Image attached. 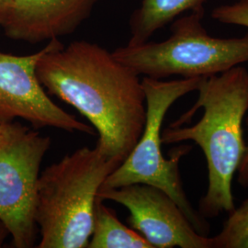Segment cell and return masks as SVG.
I'll return each instance as SVG.
<instances>
[{
    "label": "cell",
    "instance_id": "cell-13",
    "mask_svg": "<svg viewBox=\"0 0 248 248\" xmlns=\"http://www.w3.org/2000/svg\"><path fill=\"white\" fill-rule=\"evenodd\" d=\"M212 17L224 24L248 28V0H239L231 5H222L213 9Z\"/></svg>",
    "mask_w": 248,
    "mask_h": 248
},
{
    "label": "cell",
    "instance_id": "cell-7",
    "mask_svg": "<svg viewBox=\"0 0 248 248\" xmlns=\"http://www.w3.org/2000/svg\"><path fill=\"white\" fill-rule=\"evenodd\" d=\"M51 45L49 41L42 50L29 55L0 51V123L20 118L36 129L52 127L93 135V127L57 106L38 78L37 64Z\"/></svg>",
    "mask_w": 248,
    "mask_h": 248
},
{
    "label": "cell",
    "instance_id": "cell-3",
    "mask_svg": "<svg viewBox=\"0 0 248 248\" xmlns=\"http://www.w3.org/2000/svg\"><path fill=\"white\" fill-rule=\"evenodd\" d=\"M119 166L96 147L85 146L40 174L35 222L42 238L38 248H88L98 191Z\"/></svg>",
    "mask_w": 248,
    "mask_h": 248
},
{
    "label": "cell",
    "instance_id": "cell-17",
    "mask_svg": "<svg viewBox=\"0 0 248 248\" xmlns=\"http://www.w3.org/2000/svg\"><path fill=\"white\" fill-rule=\"evenodd\" d=\"M10 124L11 123H9V124L0 123V143L4 141V139L6 138L7 134L9 133Z\"/></svg>",
    "mask_w": 248,
    "mask_h": 248
},
{
    "label": "cell",
    "instance_id": "cell-1",
    "mask_svg": "<svg viewBox=\"0 0 248 248\" xmlns=\"http://www.w3.org/2000/svg\"><path fill=\"white\" fill-rule=\"evenodd\" d=\"M51 41L37 64L42 86L86 117L98 132V152L121 165L146 121L139 75L96 44L76 41L64 47L58 39Z\"/></svg>",
    "mask_w": 248,
    "mask_h": 248
},
{
    "label": "cell",
    "instance_id": "cell-16",
    "mask_svg": "<svg viewBox=\"0 0 248 248\" xmlns=\"http://www.w3.org/2000/svg\"><path fill=\"white\" fill-rule=\"evenodd\" d=\"M9 234V230L5 223L0 220V248L3 246L4 241L8 237Z\"/></svg>",
    "mask_w": 248,
    "mask_h": 248
},
{
    "label": "cell",
    "instance_id": "cell-6",
    "mask_svg": "<svg viewBox=\"0 0 248 248\" xmlns=\"http://www.w3.org/2000/svg\"><path fill=\"white\" fill-rule=\"evenodd\" d=\"M50 145V137L13 122L0 143V220L7 226L15 248L35 245L37 183Z\"/></svg>",
    "mask_w": 248,
    "mask_h": 248
},
{
    "label": "cell",
    "instance_id": "cell-14",
    "mask_svg": "<svg viewBox=\"0 0 248 248\" xmlns=\"http://www.w3.org/2000/svg\"><path fill=\"white\" fill-rule=\"evenodd\" d=\"M248 116L246 117V125L248 128ZM237 182L240 186L244 188L248 187V141L247 142V148L246 153L243 156V159L240 163L239 168L237 170Z\"/></svg>",
    "mask_w": 248,
    "mask_h": 248
},
{
    "label": "cell",
    "instance_id": "cell-8",
    "mask_svg": "<svg viewBox=\"0 0 248 248\" xmlns=\"http://www.w3.org/2000/svg\"><path fill=\"white\" fill-rule=\"evenodd\" d=\"M98 197L124 206L130 213L131 228L152 248H213V237L199 233L173 199L158 187L131 184L100 188Z\"/></svg>",
    "mask_w": 248,
    "mask_h": 248
},
{
    "label": "cell",
    "instance_id": "cell-15",
    "mask_svg": "<svg viewBox=\"0 0 248 248\" xmlns=\"http://www.w3.org/2000/svg\"><path fill=\"white\" fill-rule=\"evenodd\" d=\"M14 0H0V27L4 26L13 7Z\"/></svg>",
    "mask_w": 248,
    "mask_h": 248
},
{
    "label": "cell",
    "instance_id": "cell-11",
    "mask_svg": "<svg viewBox=\"0 0 248 248\" xmlns=\"http://www.w3.org/2000/svg\"><path fill=\"white\" fill-rule=\"evenodd\" d=\"M89 248H152L140 233L127 227L98 197Z\"/></svg>",
    "mask_w": 248,
    "mask_h": 248
},
{
    "label": "cell",
    "instance_id": "cell-2",
    "mask_svg": "<svg viewBox=\"0 0 248 248\" xmlns=\"http://www.w3.org/2000/svg\"><path fill=\"white\" fill-rule=\"evenodd\" d=\"M195 104L161 133L163 143L195 142L203 152L208 188L199 213L216 218L235 208L232 179L246 153L243 122L248 111V71L237 65L203 78Z\"/></svg>",
    "mask_w": 248,
    "mask_h": 248
},
{
    "label": "cell",
    "instance_id": "cell-9",
    "mask_svg": "<svg viewBox=\"0 0 248 248\" xmlns=\"http://www.w3.org/2000/svg\"><path fill=\"white\" fill-rule=\"evenodd\" d=\"M98 0H14L4 26L15 41L38 44L74 32Z\"/></svg>",
    "mask_w": 248,
    "mask_h": 248
},
{
    "label": "cell",
    "instance_id": "cell-12",
    "mask_svg": "<svg viewBox=\"0 0 248 248\" xmlns=\"http://www.w3.org/2000/svg\"><path fill=\"white\" fill-rule=\"evenodd\" d=\"M213 242V248H248V199L228 213Z\"/></svg>",
    "mask_w": 248,
    "mask_h": 248
},
{
    "label": "cell",
    "instance_id": "cell-10",
    "mask_svg": "<svg viewBox=\"0 0 248 248\" xmlns=\"http://www.w3.org/2000/svg\"><path fill=\"white\" fill-rule=\"evenodd\" d=\"M207 0H142L130 19L129 45H140L149 40L161 28L186 11L204 8Z\"/></svg>",
    "mask_w": 248,
    "mask_h": 248
},
{
    "label": "cell",
    "instance_id": "cell-4",
    "mask_svg": "<svg viewBox=\"0 0 248 248\" xmlns=\"http://www.w3.org/2000/svg\"><path fill=\"white\" fill-rule=\"evenodd\" d=\"M202 78L163 81L143 77L146 121L142 135L128 157L108 176L100 188L131 184L158 187L173 199L199 233L208 236L210 224L187 199L179 173V161L192 146L182 144L173 148L169 159L164 156L161 148L162 124L170 107L177 99L198 90Z\"/></svg>",
    "mask_w": 248,
    "mask_h": 248
},
{
    "label": "cell",
    "instance_id": "cell-5",
    "mask_svg": "<svg viewBox=\"0 0 248 248\" xmlns=\"http://www.w3.org/2000/svg\"><path fill=\"white\" fill-rule=\"evenodd\" d=\"M204 8L190 11L171 26L166 41L128 45L112 52L139 76L163 79L208 78L248 62V33L236 38L209 35L202 24Z\"/></svg>",
    "mask_w": 248,
    "mask_h": 248
}]
</instances>
